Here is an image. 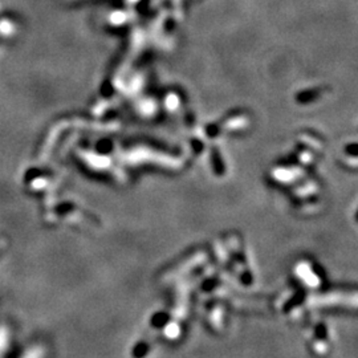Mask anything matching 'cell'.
<instances>
[{
	"mask_svg": "<svg viewBox=\"0 0 358 358\" xmlns=\"http://www.w3.org/2000/svg\"><path fill=\"white\" fill-rule=\"evenodd\" d=\"M165 333H166V336H167V337H170V338H175V337H178L179 333H180V328H179L178 321H171L170 324H167Z\"/></svg>",
	"mask_w": 358,
	"mask_h": 358,
	"instance_id": "6da1fadb",
	"label": "cell"
}]
</instances>
